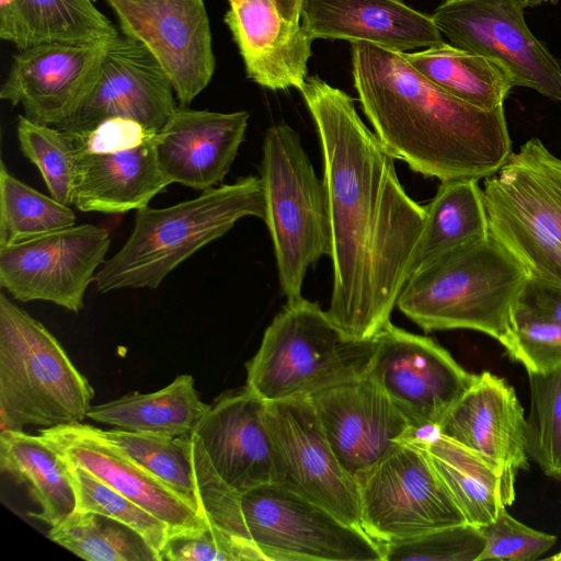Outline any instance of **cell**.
I'll use <instances>...</instances> for the list:
<instances>
[{
    "mask_svg": "<svg viewBox=\"0 0 561 561\" xmlns=\"http://www.w3.org/2000/svg\"><path fill=\"white\" fill-rule=\"evenodd\" d=\"M438 432L482 455L512 478L529 468L524 408L514 388L491 371L474 375Z\"/></svg>",
    "mask_w": 561,
    "mask_h": 561,
    "instance_id": "22",
    "label": "cell"
},
{
    "mask_svg": "<svg viewBox=\"0 0 561 561\" xmlns=\"http://www.w3.org/2000/svg\"><path fill=\"white\" fill-rule=\"evenodd\" d=\"M265 213L279 285L287 301L299 299L307 270L330 253L327 193L299 134L282 122L263 141L260 168Z\"/></svg>",
    "mask_w": 561,
    "mask_h": 561,
    "instance_id": "8",
    "label": "cell"
},
{
    "mask_svg": "<svg viewBox=\"0 0 561 561\" xmlns=\"http://www.w3.org/2000/svg\"><path fill=\"white\" fill-rule=\"evenodd\" d=\"M266 402L247 386L215 399L195 430L222 481L242 494L277 484V461L266 423Z\"/></svg>",
    "mask_w": 561,
    "mask_h": 561,
    "instance_id": "21",
    "label": "cell"
},
{
    "mask_svg": "<svg viewBox=\"0 0 561 561\" xmlns=\"http://www.w3.org/2000/svg\"><path fill=\"white\" fill-rule=\"evenodd\" d=\"M114 37L19 49L1 85L0 99L20 105L24 116L34 122L60 125L93 89Z\"/></svg>",
    "mask_w": 561,
    "mask_h": 561,
    "instance_id": "18",
    "label": "cell"
},
{
    "mask_svg": "<svg viewBox=\"0 0 561 561\" xmlns=\"http://www.w3.org/2000/svg\"><path fill=\"white\" fill-rule=\"evenodd\" d=\"M265 561L257 547L217 527H206L170 536L160 561Z\"/></svg>",
    "mask_w": 561,
    "mask_h": 561,
    "instance_id": "39",
    "label": "cell"
},
{
    "mask_svg": "<svg viewBox=\"0 0 561 561\" xmlns=\"http://www.w3.org/2000/svg\"><path fill=\"white\" fill-rule=\"evenodd\" d=\"M76 225L73 210L13 176L0 163V248Z\"/></svg>",
    "mask_w": 561,
    "mask_h": 561,
    "instance_id": "33",
    "label": "cell"
},
{
    "mask_svg": "<svg viewBox=\"0 0 561 561\" xmlns=\"http://www.w3.org/2000/svg\"><path fill=\"white\" fill-rule=\"evenodd\" d=\"M310 399L336 458L355 479L414 437L407 417L368 375Z\"/></svg>",
    "mask_w": 561,
    "mask_h": 561,
    "instance_id": "19",
    "label": "cell"
},
{
    "mask_svg": "<svg viewBox=\"0 0 561 561\" xmlns=\"http://www.w3.org/2000/svg\"><path fill=\"white\" fill-rule=\"evenodd\" d=\"M280 13L287 20L300 23L301 9L305 0H274Z\"/></svg>",
    "mask_w": 561,
    "mask_h": 561,
    "instance_id": "43",
    "label": "cell"
},
{
    "mask_svg": "<svg viewBox=\"0 0 561 561\" xmlns=\"http://www.w3.org/2000/svg\"><path fill=\"white\" fill-rule=\"evenodd\" d=\"M264 213L261 179L253 175L172 206L140 208L123 247L98 270L96 289L158 288L175 267L227 233L239 219H263Z\"/></svg>",
    "mask_w": 561,
    "mask_h": 561,
    "instance_id": "4",
    "label": "cell"
},
{
    "mask_svg": "<svg viewBox=\"0 0 561 561\" xmlns=\"http://www.w3.org/2000/svg\"><path fill=\"white\" fill-rule=\"evenodd\" d=\"M124 35L161 64L181 106L210 82L216 60L204 0H105Z\"/></svg>",
    "mask_w": 561,
    "mask_h": 561,
    "instance_id": "16",
    "label": "cell"
},
{
    "mask_svg": "<svg viewBox=\"0 0 561 561\" xmlns=\"http://www.w3.org/2000/svg\"><path fill=\"white\" fill-rule=\"evenodd\" d=\"M158 131L110 118L70 136L77 150L72 205L81 211L122 214L148 206L171 183L157 154Z\"/></svg>",
    "mask_w": 561,
    "mask_h": 561,
    "instance_id": "11",
    "label": "cell"
},
{
    "mask_svg": "<svg viewBox=\"0 0 561 561\" xmlns=\"http://www.w3.org/2000/svg\"><path fill=\"white\" fill-rule=\"evenodd\" d=\"M484 547L480 527L445 526L409 539L383 543V561H478Z\"/></svg>",
    "mask_w": 561,
    "mask_h": 561,
    "instance_id": "38",
    "label": "cell"
},
{
    "mask_svg": "<svg viewBox=\"0 0 561 561\" xmlns=\"http://www.w3.org/2000/svg\"><path fill=\"white\" fill-rule=\"evenodd\" d=\"M210 404L199 398L191 375H181L164 388L129 392L90 407L87 417L119 430L179 437L195 432Z\"/></svg>",
    "mask_w": 561,
    "mask_h": 561,
    "instance_id": "29",
    "label": "cell"
},
{
    "mask_svg": "<svg viewBox=\"0 0 561 561\" xmlns=\"http://www.w3.org/2000/svg\"><path fill=\"white\" fill-rule=\"evenodd\" d=\"M480 528L484 536V547L478 561H534L549 551L557 541L554 535L534 529L513 517L507 507L492 523Z\"/></svg>",
    "mask_w": 561,
    "mask_h": 561,
    "instance_id": "41",
    "label": "cell"
},
{
    "mask_svg": "<svg viewBox=\"0 0 561 561\" xmlns=\"http://www.w3.org/2000/svg\"><path fill=\"white\" fill-rule=\"evenodd\" d=\"M69 467L77 497L76 511L99 513L129 526L160 558L170 537L168 525L85 469L72 465Z\"/></svg>",
    "mask_w": 561,
    "mask_h": 561,
    "instance_id": "37",
    "label": "cell"
},
{
    "mask_svg": "<svg viewBox=\"0 0 561 561\" xmlns=\"http://www.w3.org/2000/svg\"><path fill=\"white\" fill-rule=\"evenodd\" d=\"M356 481L362 528L381 546L467 523L415 439L397 446Z\"/></svg>",
    "mask_w": 561,
    "mask_h": 561,
    "instance_id": "10",
    "label": "cell"
},
{
    "mask_svg": "<svg viewBox=\"0 0 561 561\" xmlns=\"http://www.w3.org/2000/svg\"><path fill=\"white\" fill-rule=\"evenodd\" d=\"M72 466L81 467L164 522L170 536L196 530L209 522L181 494L127 453L81 422L39 430Z\"/></svg>",
    "mask_w": 561,
    "mask_h": 561,
    "instance_id": "20",
    "label": "cell"
},
{
    "mask_svg": "<svg viewBox=\"0 0 561 561\" xmlns=\"http://www.w3.org/2000/svg\"><path fill=\"white\" fill-rule=\"evenodd\" d=\"M362 110L389 152L426 178L481 180L508 159L504 107L482 110L419 72L403 53L352 43Z\"/></svg>",
    "mask_w": 561,
    "mask_h": 561,
    "instance_id": "2",
    "label": "cell"
},
{
    "mask_svg": "<svg viewBox=\"0 0 561 561\" xmlns=\"http://www.w3.org/2000/svg\"><path fill=\"white\" fill-rule=\"evenodd\" d=\"M300 20L313 39L368 43L399 53L444 42L432 15L404 0H305Z\"/></svg>",
    "mask_w": 561,
    "mask_h": 561,
    "instance_id": "25",
    "label": "cell"
},
{
    "mask_svg": "<svg viewBox=\"0 0 561 561\" xmlns=\"http://www.w3.org/2000/svg\"><path fill=\"white\" fill-rule=\"evenodd\" d=\"M366 375L386 392L416 431L437 426L474 375L434 340L389 322L375 337Z\"/></svg>",
    "mask_w": 561,
    "mask_h": 561,
    "instance_id": "14",
    "label": "cell"
},
{
    "mask_svg": "<svg viewBox=\"0 0 561 561\" xmlns=\"http://www.w3.org/2000/svg\"><path fill=\"white\" fill-rule=\"evenodd\" d=\"M417 442L467 523L483 527L514 502L516 479L482 455L442 434Z\"/></svg>",
    "mask_w": 561,
    "mask_h": 561,
    "instance_id": "26",
    "label": "cell"
},
{
    "mask_svg": "<svg viewBox=\"0 0 561 561\" xmlns=\"http://www.w3.org/2000/svg\"><path fill=\"white\" fill-rule=\"evenodd\" d=\"M518 308L561 325V288L528 277Z\"/></svg>",
    "mask_w": 561,
    "mask_h": 561,
    "instance_id": "42",
    "label": "cell"
},
{
    "mask_svg": "<svg viewBox=\"0 0 561 561\" xmlns=\"http://www.w3.org/2000/svg\"><path fill=\"white\" fill-rule=\"evenodd\" d=\"M20 149L39 170L53 198L72 204L77 150L71 137L56 126L20 115L16 124Z\"/></svg>",
    "mask_w": 561,
    "mask_h": 561,
    "instance_id": "36",
    "label": "cell"
},
{
    "mask_svg": "<svg viewBox=\"0 0 561 561\" xmlns=\"http://www.w3.org/2000/svg\"><path fill=\"white\" fill-rule=\"evenodd\" d=\"M225 22L243 59L249 79L277 91L299 90L314 41L280 13L274 0H228Z\"/></svg>",
    "mask_w": 561,
    "mask_h": 561,
    "instance_id": "24",
    "label": "cell"
},
{
    "mask_svg": "<svg viewBox=\"0 0 561 561\" xmlns=\"http://www.w3.org/2000/svg\"><path fill=\"white\" fill-rule=\"evenodd\" d=\"M432 19L451 45L501 64L516 87L561 103V66L530 32L516 0H444Z\"/></svg>",
    "mask_w": 561,
    "mask_h": 561,
    "instance_id": "12",
    "label": "cell"
},
{
    "mask_svg": "<svg viewBox=\"0 0 561 561\" xmlns=\"http://www.w3.org/2000/svg\"><path fill=\"white\" fill-rule=\"evenodd\" d=\"M558 1H559V0H548V2H549V3H552V4L557 3Z\"/></svg>",
    "mask_w": 561,
    "mask_h": 561,
    "instance_id": "46",
    "label": "cell"
},
{
    "mask_svg": "<svg viewBox=\"0 0 561 561\" xmlns=\"http://www.w3.org/2000/svg\"><path fill=\"white\" fill-rule=\"evenodd\" d=\"M316 125L330 222L329 317L350 339L373 340L411 274L424 206L403 188L394 157L362 121L354 99L318 76L299 89Z\"/></svg>",
    "mask_w": 561,
    "mask_h": 561,
    "instance_id": "1",
    "label": "cell"
},
{
    "mask_svg": "<svg viewBox=\"0 0 561 561\" xmlns=\"http://www.w3.org/2000/svg\"><path fill=\"white\" fill-rule=\"evenodd\" d=\"M0 467L18 483H27L41 507L28 516L54 527L77 508L76 491L68 462L42 436L23 431L0 433Z\"/></svg>",
    "mask_w": 561,
    "mask_h": 561,
    "instance_id": "28",
    "label": "cell"
},
{
    "mask_svg": "<svg viewBox=\"0 0 561 561\" xmlns=\"http://www.w3.org/2000/svg\"><path fill=\"white\" fill-rule=\"evenodd\" d=\"M95 431L168 483L202 514L191 447L192 433L172 437L119 428L95 427Z\"/></svg>",
    "mask_w": 561,
    "mask_h": 561,
    "instance_id": "34",
    "label": "cell"
},
{
    "mask_svg": "<svg viewBox=\"0 0 561 561\" xmlns=\"http://www.w3.org/2000/svg\"><path fill=\"white\" fill-rule=\"evenodd\" d=\"M529 275L491 234L436 256L407 279L399 310L426 332L472 330L507 351Z\"/></svg>",
    "mask_w": 561,
    "mask_h": 561,
    "instance_id": "3",
    "label": "cell"
},
{
    "mask_svg": "<svg viewBox=\"0 0 561 561\" xmlns=\"http://www.w3.org/2000/svg\"><path fill=\"white\" fill-rule=\"evenodd\" d=\"M490 234L530 278L561 288V159L530 138L484 179Z\"/></svg>",
    "mask_w": 561,
    "mask_h": 561,
    "instance_id": "7",
    "label": "cell"
},
{
    "mask_svg": "<svg viewBox=\"0 0 561 561\" xmlns=\"http://www.w3.org/2000/svg\"><path fill=\"white\" fill-rule=\"evenodd\" d=\"M250 114L178 106L157 135L160 168L172 183L206 191L229 173L244 140Z\"/></svg>",
    "mask_w": 561,
    "mask_h": 561,
    "instance_id": "23",
    "label": "cell"
},
{
    "mask_svg": "<svg viewBox=\"0 0 561 561\" xmlns=\"http://www.w3.org/2000/svg\"><path fill=\"white\" fill-rule=\"evenodd\" d=\"M546 560L561 561V552L550 556V557L546 558Z\"/></svg>",
    "mask_w": 561,
    "mask_h": 561,
    "instance_id": "45",
    "label": "cell"
},
{
    "mask_svg": "<svg viewBox=\"0 0 561 561\" xmlns=\"http://www.w3.org/2000/svg\"><path fill=\"white\" fill-rule=\"evenodd\" d=\"M419 72L456 98L482 110L503 106L516 87L515 79L501 64L476 53L440 43L403 53Z\"/></svg>",
    "mask_w": 561,
    "mask_h": 561,
    "instance_id": "31",
    "label": "cell"
},
{
    "mask_svg": "<svg viewBox=\"0 0 561 561\" xmlns=\"http://www.w3.org/2000/svg\"><path fill=\"white\" fill-rule=\"evenodd\" d=\"M47 537L89 561H160L136 530L94 512L75 511L50 527Z\"/></svg>",
    "mask_w": 561,
    "mask_h": 561,
    "instance_id": "32",
    "label": "cell"
},
{
    "mask_svg": "<svg viewBox=\"0 0 561 561\" xmlns=\"http://www.w3.org/2000/svg\"><path fill=\"white\" fill-rule=\"evenodd\" d=\"M175 100L171 80L151 51L140 42L118 34L106 50L91 92L56 127L73 136L110 118H127L159 131L178 108Z\"/></svg>",
    "mask_w": 561,
    "mask_h": 561,
    "instance_id": "17",
    "label": "cell"
},
{
    "mask_svg": "<svg viewBox=\"0 0 561 561\" xmlns=\"http://www.w3.org/2000/svg\"><path fill=\"white\" fill-rule=\"evenodd\" d=\"M92 2H94L95 0H91Z\"/></svg>",
    "mask_w": 561,
    "mask_h": 561,
    "instance_id": "47",
    "label": "cell"
},
{
    "mask_svg": "<svg viewBox=\"0 0 561 561\" xmlns=\"http://www.w3.org/2000/svg\"><path fill=\"white\" fill-rule=\"evenodd\" d=\"M265 416L276 454L277 484L362 528L357 481L336 458L311 399L266 402Z\"/></svg>",
    "mask_w": 561,
    "mask_h": 561,
    "instance_id": "15",
    "label": "cell"
},
{
    "mask_svg": "<svg viewBox=\"0 0 561 561\" xmlns=\"http://www.w3.org/2000/svg\"><path fill=\"white\" fill-rule=\"evenodd\" d=\"M375 339L347 337L304 297L287 301L245 364L247 387L265 402L312 398L366 375Z\"/></svg>",
    "mask_w": 561,
    "mask_h": 561,
    "instance_id": "5",
    "label": "cell"
},
{
    "mask_svg": "<svg viewBox=\"0 0 561 561\" xmlns=\"http://www.w3.org/2000/svg\"><path fill=\"white\" fill-rule=\"evenodd\" d=\"M110 232L83 224L0 248V286L20 301L53 302L78 313L105 262Z\"/></svg>",
    "mask_w": 561,
    "mask_h": 561,
    "instance_id": "13",
    "label": "cell"
},
{
    "mask_svg": "<svg viewBox=\"0 0 561 561\" xmlns=\"http://www.w3.org/2000/svg\"><path fill=\"white\" fill-rule=\"evenodd\" d=\"M93 397L58 340L1 293V432L82 422Z\"/></svg>",
    "mask_w": 561,
    "mask_h": 561,
    "instance_id": "6",
    "label": "cell"
},
{
    "mask_svg": "<svg viewBox=\"0 0 561 561\" xmlns=\"http://www.w3.org/2000/svg\"><path fill=\"white\" fill-rule=\"evenodd\" d=\"M91 0H0V37L18 49L118 35Z\"/></svg>",
    "mask_w": 561,
    "mask_h": 561,
    "instance_id": "27",
    "label": "cell"
},
{
    "mask_svg": "<svg viewBox=\"0 0 561 561\" xmlns=\"http://www.w3.org/2000/svg\"><path fill=\"white\" fill-rule=\"evenodd\" d=\"M527 375L530 398L526 416L528 457L543 474L561 481V368Z\"/></svg>",
    "mask_w": 561,
    "mask_h": 561,
    "instance_id": "35",
    "label": "cell"
},
{
    "mask_svg": "<svg viewBox=\"0 0 561 561\" xmlns=\"http://www.w3.org/2000/svg\"><path fill=\"white\" fill-rule=\"evenodd\" d=\"M424 209L411 274L436 256L490 236L483 188L478 180L442 181Z\"/></svg>",
    "mask_w": 561,
    "mask_h": 561,
    "instance_id": "30",
    "label": "cell"
},
{
    "mask_svg": "<svg viewBox=\"0 0 561 561\" xmlns=\"http://www.w3.org/2000/svg\"><path fill=\"white\" fill-rule=\"evenodd\" d=\"M240 503L265 561H383L382 546L362 528L279 484L249 490Z\"/></svg>",
    "mask_w": 561,
    "mask_h": 561,
    "instance_id": "9",
    "label": "cell"
},
{
    "mask_svg": "<svg viewBox=\"0 0 561 561\" xmlns=\"http://www.w3.org/2000/svg\"><path fill=\"white\" fill-rule=\"evenodd\" d=\"M527 373L546 374L561 368V325L515 310L513 341L506 351Z\"/></svg>",
    "mask_w": 561,
    "mask_h": 561,
    "instance_id": "40",
    "label": "cell"
},
{
    "mask_svg": "<svg viewBox=\"0 0 561 561\" xmlns=\"http://www.w3.org/2000/svg\"><path fill=\"white\" fill-rule=\"evenodd\" d=\"M524 9L535 8L542 3L548 2V0H516Z\"/></svg>",
    "mask_w": 561,
    "mask_h": 561,
    "instance_id": "44",
    "label": "cell"
}]
</instances>
